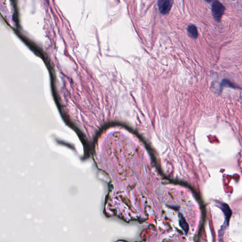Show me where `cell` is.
<instances>
[{"label":"cell","instance_id":"4","mask_svg":"<svg viewBox=\"0 0 242 242\" xmlns=\"http://www.w3.org/2000/svg\"><path fill=\"white\" fill-rule=\"evenodd\" d=\"M187 31L191 36L194 39H197L198 37V30L195 25L194 24L189 25L187 27Z\"/></svg>","mask_w":242,"mask_h":242},{"label":"cell","instance_id":"1","mask_svg":"<svg viewBox=\"0 0 242 242\" xmlns=\"http://www.w3.org/2000/svg\"><path fill=\"white\" fill-rule=\"evenodd\" d=\"M225 10V7L220 1H215L212 2V14L216 22H220Z\"/></svg>","mask_w":242,"mask_h":242},{"label":"cell","instance_id":"3","mask_svg":"<svg viewBox=\"0 0 242 242\" xmlns=\"http://www.w3.org/2000/svg\"><path fill=\"white\" fill-rule=\"evenodd\" d=\"M224 88H234V89L242 90L240 87L235 85V83L232 82L229 79H224L221 82L220 84V91H222Z\"/></svg>","mask_w":242,"mask_h":242},{"label":"cell","instance_id":"2","mask_svg":"<svg viewBox=\"0 0 242 242\" xmlns=\"http://www.w3.org/2000/svg\"><path fill=\"white\" fill-rule=\"evenodd\" d=\"M172 1L169 0H160L158 2V8L160 12L163 14H165L169 13L171 9L172 4Z\"/></svg>","mask_w":242,"mask_h":242},{"label":"cell","instance_id":"5","mask_svg":"<svg viewBox=\"0 0 242 242\" xmlns=\"http://www.w3.org/2000/svg\"><path fill=\"white\" fill-rule=\"evenodd\" d=\"M221 209L224 212V214L226 216V219H227L226 220H227L229 222L230 216L231 215V213H232L231 209L226 204H222L221 205Z\"/></svg>","mask_w":242,"mask_h":242}]
</instances>
